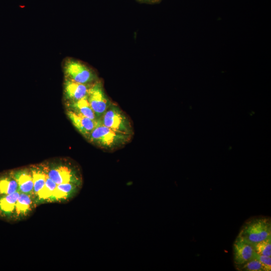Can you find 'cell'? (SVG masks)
<instances>
[{
	"instance_id": "3957f363",
	"label": "cell",
	"mask_w": 271,
	"mask_h": 271,
	"mask_svg": "<svg viewBox=\"0 0 271 271\" xmlns=\"http://www.w3.org/2000/svg\"><path fill=\"white\" fill-rule=\"evenodd\" d=\"M104 125L116 131L133 135V130L131 122L116 105L111 103L99 119Z\"/></svg>"
},
{
	"instance_id": "2e32d148",
	"label": "cell",
	"mask_w": 271,
	"mask_h": 271,
	"mask_svg": "<svg viewBox=\"0 0 271 271\" xmlns=\"http://www.w3.org/2000/svg\"><path fill=\"white\" fill-rule=\"evenodd\" d=\"M56 185L48 176L44 186L34 197L36 205L50 202Z\"/></svg>"
},
{
	"instance_id": "9c48e42d",
	"label": "cell",
	"mask_w": 271,
	"mask_h": 271,
	"mask_svg": "<svg viewBox=\"0 0 271 271\" xmlns=\"http://www.w3.org/2000/svg\"><path fill=\"white\" fill-rule=\"evenodd\" d=\"M91 84H83L75 82L65 78L64 84V94L68 102L79 100L87 95Z\"/></svg>"
},
{
	"instance_id": "7c38bea8",
	"label": "cell",
	"mask_w": 271,
	"mask_h": 271,
	"mask_svg": "<svg viewBox=\"0 0 271 271\" xmlns=\"http://www.w3.org/2000/svg\"><path fill=\"white\" fill-rule=\"evenodd\" d=\"M35 205L33 195L20 193L16 205L15 216L17 218L26 217Z\"/></svg>"
},
{
	"instance_id": "30bf717a",
	"label": "cell",
	"mask_w": 271,
	"mask_h": 271,
	"mask_svg": "<svg viewBox=\"0 0 271 271\" xmlns=\"http://www.w3.org/2000/svg\"><path fill=\"white\" fill-rule=\"evenodd\" d=\"M82 186V185L72 183L58 184L56 185L50 202L69 200L79 193Z\"/></svg>"
},
{
	"instance_id": "277c9868",
	"label": "cell",
	"mask_w": 271,
	"mask_h": 271,
	"mask_svg": "<svg viewBox=\"0 0 271 271\" xmlns=\"http://www.w3.org/2000/svg\"><path fill=\"white\" fill-rule=\"evenodd\" d=\"M63 63L66 78L83 84H92L96 81L94 72L82 62L67 58Z\"/></svg>"
},
{
	"instance_id": "ffe728a7",
	"label": "cell",
	"mask_w": 271,
	"mask_h": 271,
	"mask_svg": "<svg viewBox=\"0 0 271 271\" xmlns=\"http://www.w3.org/2000/svg\"><path fill=\"white\" fill-rule=\"evenodd\" d=\"M252 258H255L259 261L265 267L267 271H270L271 270L270 256L259 254L254 251Z\"/></svg>"
},
{
	"instance_id": "5b68a950",
	"label": "cell",
	"mask_w": 271,
	"mask_h": 271,
	"mask_svg": "<svg viewBox=\"0 0 271 271\" xmlns=\"http://www.w3.org/2000/svg\"><path fill=\"white\" fill-rule=\"evenodd\" d=\"M48 176L57 185L72 183L82 186V179L79 170L74 166L58 164L48 167Z\"/></svg>"
},
{
	"instance_id": "9a60e30c",
	"label": "cell",
	"mask_w": 271,
	"mask_h": 271,
	"mask_svg": "<svg viewBox=\"0 0 271 271\" xmlns=\"http://www.w3.org/2000/svg\"><path fill=\"white\" fill-rule=\"evenodd\" d=\"M20 192L0 196V211L7 215L15 213L16 205Z\"/></svg>"
},
{
	"instance_id": "5bb4252c",
	"label": "cell",
	"mask_w": 271,
	"mask_h": 271,
	"mask_svg": "<svg viewBox=\"0 0 271 271\" xmlns=\"http://www.w3.org/2000/svg\"><path fill=\"white\" fill-rule=\"evenodd\" d=\"M69 110L84 115L94 120H97L96 115L87 99V95L76 101L68 102Z\"/></svg>"
},
{
	"instance_id": "7a4b0ae2",
	"label": "cell",
	"mask_w": 271,
	"mask_h": 271,
	"mask_svg": "<svg viewBox=\"0 0 271 271\" xmlns=\"http://www.w3.org/2000/svg\"><path fill=\"white\" fill-rule=\"evenodd\" d=\"M252 244L271 237V221L267 217L253 218L246 221L238 234Z\"/></svg>"
},
{
	"instance_id": "8992f818",
	"label": "cell",
	"mask_w": 271,
	"mask_h": 271,
	"mask_svg": "<svg viewBox=\"0 0 271 271\" xmlns=\"http://www.w3.org/2000/svg\"><path fill=\"white\" fill-rule=\"evenodd\" d=\"M87 99L97 120L112 103L104 92L102 83L97 80L90 86Z\"/></svg>"
},
{
	"instance_id": "ac0fdd59",
	"label": "cell",
	"mask_w": 271,
	"mask_h": 271,
	"mask_svg": "<svg viewBox=\"0 0 271 271\" xmlns=\"http://www.w3.org/2000/svg\"><path fill=\"white\" fill-rule=\"evenodd\" d=\"M239 270L245 271H267L265 267L257 259L252 258L247 262L236 266Z\"/></svg>"
},
{
	"instance_id": "8fae6325",
	"label": "cell",
	"mask_w": 271,
	"mask_h": 271,
	"mask_svg": "<svg viewBox=\"0 0 271 271\" xmlns=\"http://www.w3.org/2000/svg\"><path fill=\"white\" fill-rule=\"evenodd\" d=\"M12 175L17 182L18 190L20 193L34 196L33 182L30 168L19 170L13 173Z\"/></svg>"
},
{
	"instance_id": "44dd1931",
	"label": "cell",
	"mask_w": 271,
	"mask_h": 271,
	"mask_svg": "<svg viewBox=\"0 0 271 271\" xmlns=\"http://www.w3.org/2000/svg\"><path fill=\"white\" fill-rule=\"evenodd\" d=\"M141 1H145V2H153L156 0H141Z\"/></svg>"
},
{
	"instance_id": "4fadbf2b",
	"label": "cell",
	"mask_w": 271,
	"mask_h": 271,
	"mask_svg": "<svg viewBox=\"0 0 271 271\" xmlns=\"http://www.w3.org/2000/svg\"><path fill=\"white\" fill-rule=\"evenodd\" d=\"M33 182L34 196L44 186L48 177V166L44 165L33 166L30 168Z\"/></svg>"
},
{
	"instance_id": "52a82bcc",
	"label": "cell",
	"mask_w": 271,
	"mask_h": 271,
	"mask_svg": "<svg viewBox=\"0 0 271 271\" xmlns=\"http://www.w3.org/2000/svg\"><path fill=\"white\" fill-rule=\"evenodd\" d=\"M235 266L241 265L252 258L254 251L253 244L238 235L233 245Z\"/></svg>"
},
{
	"instance_id": "ba28073f",
	"label": "cell",
	"mask_w": 271,
	"mask_h": 271,
	"mask_svg": "<svg viewBox=\"0 0 271 271\" xmlns=\"http://www.w3.org/2000/svg\"><path fill=\"white\" fill-rule=\"evenodd\" d=\"M67 114L74 126L87 139L98 122V120H92L70 110H67Z\"/></svg>"
},
{
	"instance_id": "6da1fadb",
	"label": "cell",
	"mask_w": 271,
	"mask_h": 271,
	"mask_svg": "<svg viewBox=\"0 0 271 271\" xmlns=\"http://www.w3.org/2000/svg\"><path fill=\"white\" fill-rule=\"evenodd\" d=\"M132 136L119 132L101 123L100 120L87 140L91 143L108 151L121 147L128 143Z\"/></svg>"
},
{
	"instance_id": "e0dca14e",
	"label": "cell",
	"mask_w": 271,
	"mask_h": 271,
	"mask_svg": "<svg viewBox=\"0 0 271 271\" xmlns=\"http://www.w3.org/2000/svg\"><path fill=\"white\" fill-rule=\"evenodd\" d=\"M17 191H19L18 185L12 175L0 179V196L10 194Z\"/></svg>"
},
{
	"instance_id": "d6986e66",
	"label": "cell",
	"mask_w": 271,
	"mask_h": 271,
	"mask_svg": "<svg viewBox=\"0 0 271 271\" xmlns=\"http://www.w3.org/2000/svg\"><path fill=\"white\" fill-rule=\"evenodd\" d=\"M253 246L257 253L271 256V237L254 243Z\"/></svg>"
}]
</instances>
